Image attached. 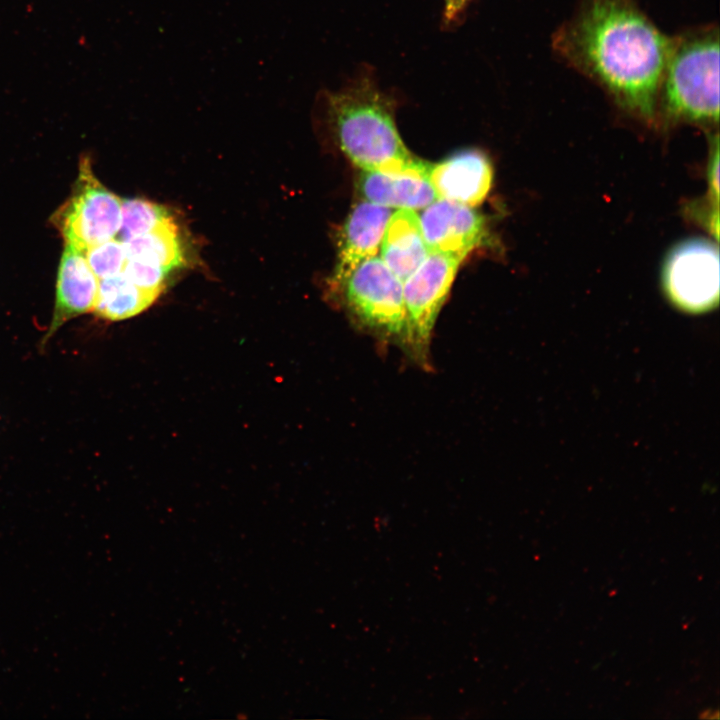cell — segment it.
<instances>
[{"label":"cell","mask_w":720,"mask_h":720,"mask_svg":"<svg viewBox=\"0 0 720 720\" xmlns=\"http://www.w3.org/2000/svg\"><path fill=\"white\" fill-rule=\"evenodd\" d=\"M339 288L356 322L403 348L406 334L403 282L381 258L374 256L360 263Z\"/></svg>","instance_id":"277c9868"},{"label":"cell","mask_w":720,"mask_h":720,"mask_svg":"<svg viewBox=\"0 0 720 720\" xmlns=\"http://www.w3.org/2000/svg\"><path fill=\"white\" fill-rule=\"evenodd\" d=\"M428 252L463 260L487 237L484 218L472 207L436 199L419 216Z\"/></svg>","instance_id":"ba28073f"},{"label":"cell","mask_w":720,"mask_h":720,"mask_svg":"<svg viewBox=\"0 0 720 720\" xmlns=\"http://www.w3.org/2000/svg\"><path fill=\"white\" fill-rule=\"evenodd\" d=\"M708 180L711 200L718 204L719 199V146L718 137L715 138L711 159L708 167Z\"/></svg>","instance_id":"d6986e66"},{"label":"cell","mask_w":720,"mask_h":720,"mask_svg":"<svg viewBox=\"0 0 720 720\" xmlns=\"http://www.w3.org/2000/svg\"><path fill=\"white\" fill-rule=\"evenodd\" d=\"M84 253L90 268L99 279L122 272L127 260L123 241L114 238L99 243Z\"/></svg>","instance_id":"e0dca14e"},{"label":"cell","mask_w":720,"mask_h":720,"mask_svg":"<svg viewBox=\"0 0 720 720\" xmlns=\"http://www.w3.org/2000/svg\"><path fill=\"white\" fill-rule=\"evenodd\" d=\"M429 167L392 174L362 170L357 192L363 200L388 208L424 209L437 199L428 179Z\"/></svg>","instance_id":"7c38bea8"},{"label":"cell","mask_w":720,"mask_h":720,"mask_svg":"<svg viewBox=\"0 0 720 720\" xmlns=\"http://www.w3.org/2000/svg\"><path fill=\"white\" fill-rule=\"evenodd\" d=\"M170 218L168 210L156 203L138 198L122 200L121 240L143 235Z\"/></svg>","instance_id":"2e32d148"},{"label":"cell","mask_w":720,"mask_h":720,"mask_svg":"<svg viewBox=\"0 0 720 720\" xmlns=\"http://www.w3.org/2000/svg\"><path fill=\"white\" fill-rule=\"evenodd\" d=\"M123 272L139 288L159 296L169 271L153 264L127 259Z\"/></svg>","instance_id":"ac0fdd59"},{"label":"cell","mask_w":720,"mask_h":720,"mask_svg":"<svg viewBox=\"0 0 720 720\" xmlns=\"http://www.w3.org/2000/svg\"><path fill=\"white\" fill-rule=\"evenodd\" d=\"M672 38L636 0H581L553 36L555 51L623 109L653 119Z\"/></svg>","instance_id":"6da1fadb"},{"label":"cell","mask_w":720,"mask_h":720,"mask_svg":"<svg viewBox=\"0 0 720 720\" xmlns=\"http://www.w3.org/2000/svg\"><path fill=\"white\" fill-rule=\"evenodd\" d=\"M666 295L680 309L699 313L719 300V252L704 239L679 243L667 255L662 271Z\"/></svg>","instance_id":"52a82bcc"},{"label":"cell","mask_w":720,"mask_h":720,"mask_svg":"<svg viewBox=\"0 0 720 720\" xmlns=\"http://www.w3.org/2000/svg\"><path fill=\"white\" fill-rule=\"evenodd\" d=\"M123 243L127 259L153 264L168 271L184 264L178 228L172 218Z\"/></svg>","instance_id":"9a60e30c"},{"label":"cell","mask_w":720,"mask_h":720,"mask_svg":"<svg viewBox=\"0 0 720 720\" xmlns=\"http://www.w3.org/2000/svg\"><path fill=\"white\" fill-rule=\"evenodd\" d=\"M471 0H444V18L447 22L455 21Z\"/></svg>","instance_id":"ffe728a7"},{"label":"cell","mask_w":720,"mask_h":720,"mask_svg":"<svg viewBox=\"0 0 720 720\" xmlns=\"http://www.w3.org/2000/svg\"><path fill=\"white\" fill-rule=\"evenodd\" d=\"M428 179L437 199L473 207L488 195L493 181V167L482 152L463 150L439 163L430 164Z\"/></svg>","instance_id":"30bf717a"},{"label":"cell","mask_w":720,"mask_h":720,"mask_svg":"<svg viewBox=\"0 0 720 720\" xmlns=\"http://www.w3.org/2000/svg\"><path fill=\"white\" fill-rule=\"evenodd\" d=\"M391 208L368 201L357 203L342 227L332 277L336 289L363 261L377 256Z\"/></svg>","instance_id":"8fae6325"},{"label":"cell","mask_w":720,"mask_h":720,"mask_svg":"<svg viewBox=\"0 0 720 720\" xmlns=\"http://www.w3.org/2000/svg\"><path fill=\"white\" fill-rule=\"evenodd\" d=\"M157 297L139 288L122 271L99 279L97 300L92 312L104 320H125L147 309Z\"/></svg>","instance_id":"5bb4252c"},{"label":"cell","mask_w":720,"mask_h":720,"mask_svg":"<svg viewBox=\"0 0 720 720\" xmlns=\"http://www.w3.org/2000/svg\"><path fill=\"white\" fill-rule=\"evenodd\" d=\"M342 152L359 168L381 173L426 169L406 148L395 123V101L368 73L318 96Z\"/></svg>","instance_id":"7a4b0ae2"},{"label":"cell","mask_w":720,"mask_h":720,"mask_svg":"<svg viewBox=\"0 0 720 720\" xmlns=\"http://www.w3.org/2000/svg\"><path fill=\"white\" fill-rule=\"evenodd\" d=\"M98 288L99 278L90 268L85 253L65 243L58 267L53 314L41 347H45L66 322L93 311Z\"/></svg>","instance_id":"9c48e42d"},{"label":"cell","mask_w":720,"mask_h":720,"mask_svg":"<svg viewBox=\"0 0 720 720\" xmlns=\"http://www.w3.org/2000/svg\"><path fill=\"white\" fill-rule=\"evenodd\" d=\"M122 200L95 176L91 159L83 155L69 197L54 211L50 223L64 243L85 252L119 232Z\"/></svg>","instance_id":"5b68a950"},{"label":"cell","mask_w":720,"mask_h":720,"mask_svg":"<svg viewBox=\"0 0 720 720\" xmlns=\"http://www.w3.org/2000/svg\"><path fill=\"white\" fill-rule=\"evenodd\" d=\"M461 259L431 252L403 282L406 334L403 349L429 367L431 333L447 298Z\"/></svg>","instance_id":"8992f818"},{"label":"cell","mask_w":720,"mask_h":720,"mask_svg":"<svg viewBox=\"0 0 720 720\" xmlns=\"http://www.w3.org/2000/svg\"><path fill=\"white\" fill-rule=\"evenodd\" d=\"M379 251L382 261L402 282L423 262L429 252L415 210L398 209L391 214Z\"/></svg>","instance_id":"4fadbf2b"},{"label":"cell","mask_w":720,"mask_h":720,"mask_svg":"<svg viewBox=\"0 0 720 720\" xmlns=\"http://www.w3.org/2000/svg\"><path fill=\"white\" fill-rule=\"evenodd\" d=\"M658 107L671 121L719 120V31L705 26L672 38Z\"/></svg>","instance_id":"3957f363"}]
</instances>
